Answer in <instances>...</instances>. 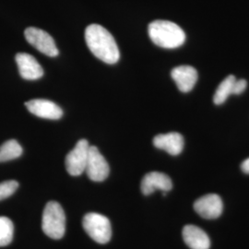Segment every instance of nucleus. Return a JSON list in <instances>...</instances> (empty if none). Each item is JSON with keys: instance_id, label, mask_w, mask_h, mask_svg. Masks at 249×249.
Returning a JSON list of instances; mask_svg holds the SVG:
<instances>
[{"instance_id": "nucleus-1", "label": "nucleus", "mask_w": 249, "mask_h": 249, "mask_svg": "<svg viewBox=\"0 0 249 249\" xmlns=\"http://www.w3.org/2000/svg\"><path fill=\"white\" fill-rule=\"evenodd\" d=\"M85 41L90 52L100 60L107 64H116L120 52L116 40L106 28L99 24H90L85 30Z\"/></svg>"}, {"instance_id": "nucleus-2", "label": "nucleus", "mask_w": 249, "mask_h": 249, "mask_svg": "<svg viewBox=\"0 0 249 249\" xmlns=\"http://www.w3.org/2000/svg\"><path fill=\"white\" fill-rule=\"evenodd\" d=\"M151 41L158 46L167 49L178 48L186 41L184 31L169 20H154L148 27Z\"/></svg>"}, {"instance_id": "nucleus-3", "label": "nucleus", "mask_w": 249, "mask_h": 249, "mask_svg": "<svg viewBox=\"0 0 249 249\" xmlns=\"http://www.w3.org/2000/svg\"><path fill=\"white\" fill-rule=\"evenodd\" d=\"M42 229L52 239L62 238L66 231V216L61 205L50 201L45 206L42 220Z\"/></svg>"}, {"instance_id": "nucleus-4", "label": "nucleus", "mask_w": 249, "mask_h": 249, "mask_svg": "<svg viewBox=\"0 0 249 249\" xmlns=\"http://www.w3.org/2000/svg\"><path fill=\"white\" fill-rule=\"evenodd\" d=\"M82 225L89 237L96 243L107 244L111 240L112 226L106 216L96 213H89L84 216Z\"/></svg>"}, {"instance_id": "nucleus-5", "label": "nucleus", "mask_w": 249, "mask_h": 249, "mask_svg": "<svg viewBox=\"0 0 249 249\" xmlns=\"http://www.w3.org/2000/svg\"><path fill=\"white\" fill-rule=\"evenodd\" d=\"M89 149L88 141L80 140L67 155L65 160L66 169L72 177H79L85 172Z\"/></svg>"}, {"instance_id": "nucleus-6", "label": "nucleus", "mask_w": 249, "mask_h": 249, "mask_svg": "<svg viewBox=\"0 0 249 249\" xmlns=\"http://www.w3.org/2000/svg\"><path fill=\"white\" fill-rule=\"evenodd\" d=\"M24 36L30 45L36 47L38 51L48 56H56L58 49L56 48L53 37L44 30L36 27H29L24 32Z\"/></svg>"}, {"instance_id": "nucleus-7", "label": "nucleus", "mask_w": 249, "mask_h": 249, "mask_svg": "<svg viewBox=\"0 0 249 249\" xmlns=\"http://www.w3.org/2000/svg\"><path fill=\"white\" fill-rule=\"evenodd\" d=\"M109 165L99 151L97 147L89 146V154L85 172L88 178L94 182H103L109 176Z\"/></svg>"}, {"instance_id": "nucleus-8", "label": "nucleus", "mask_w": 249, "mask_h": 249, "mask_svg": "<svg viewBox=\"0 0 249 249\" xmlns=\"http://www.w3.org/2000/svg\"><path fill=\"white\" fill-rule=\"evenodd\" d=\"M25 107L33 115L51 120L60 119L63 116L62 109L52 101L45 99H34L25 103Z\"/></svg>"}, {"instance_id": "nucleus-9", "label": "nucleus", "mask_w": 249, "mask_h": 249, "mask_svg": "<svg viewBox=\"0 0 249 249\" xmlns=\"http://www.w3.org/2000/svg\"><path fill=\"white\" fill-rule=\"evenodd\" d=\"M194 209L204 219H216L223 213V201L218 195L209 194L196 199Z\"/></svg>"}, {"instance_id": "nucleus-10", "label": "nucleus", "mask_w": 249, "mask_h": 249, "mask_svg": "<svg viewBox=\"0 0 249 249\" xmlns=\"http://www.w3.org/2000/svg\"><path fill=\"white\" fill-rule=\"evenodd\" d=\"M172 187L173 183L171 178L159 172H151L145 175L142 181V191L146 196L151 195L155 190L162 191L163 196H165L166 192L171 190Z\"/></svg>"}, {"instance_id": "nucleus-11", "label": "nucleus", "mask_w": 249, "mask_h": 249, "mask_svg": "<svg viewBox=\"0 0 249 249\" xmlns=\"http://www.w3.org/2000/svg\"><path fill=\"white\" fill-rule=\"evenodd\" d=\"M15 58L21 78L27 80H36L43 77V68L33 55L26 53H18Z\"/></svg>"}, {"instance_id": "nucleus-12", "label": "nucleus", "mask_w": 249, "mask_h": 249, "mask_svg": "<svg viewBox=\"0 0 249 249\" xmlns=\"http://www.w3.org/2000/svg\"><path fill=\"white\" fill-rule=\"evenodd\" d=\"M172 79L182 92H188L194 88L197 80V72L191 66H179L171 72Z\"/></svg>"}, {"instance_id": "nucleus-13", "label": "nucleus", "mask_w": 249, "mask_h": 249, "mask_svg": "<svg viewBox=\"0 0 249 249\" xmlns=\"http://www.w3.org/2000/svg\"><path fill=\"white\" fill-rule=\"evenodd\" d=\"M153 145L171 155H178L184 149V138L178 132L160 134L153 139Z\"/></svg>"}, {"instance_id": "nucleus-14", "label": "nucleus", "mask_w": 249, "mask_h": 249, "mask_svg": "<svg viewBox=\"0 0 249 249\" xmlns=\"http://www.w3.org/2000/svg\"><path fill=\"white\" fill-rule=\"evenodd\" d=\"M183 238L191 249H209L211 240L202 229L195 225H186L183 229Z\"/></svg>"}, {"instance_id": "nucleus-15", "label": "nucleus", "mask_w": 249, "mask_h": 249, "mask_svg": "<svg viewBox=\"0 0 249 249\" xmlns=\"http://www.w3.org/2000/svg\"><path fill=\"white\" fill-rule=\"evenodd\" d=\"M235 80V77L233 75H230L219 84L213 96L215 105H222L231 94H233V85Z\"/></svg>"}, {"instance_id": "nucleus-16", "label": "nucleus", "mask_w": 249, "mask_h": 249, "mask_svg": "<svg viewBox=\"0 0 249 249\" xmlns=\"http://www.w3.org/2000/svg\"><path fill=\"white\" fill-rule=\"evenodd\" d=\"M22 148L15 140H9L0 146V162L14 160L22 154Z\"/></svg>"}, {"instance_id": "nucleus-17", "label": "nucleus", "mask_w": 249, "mask_h": 249, "mask_svg": "<svg viewBox=\"0 0 249 249\" xmlns=\"http://www.w3.org/2000/svg\"><path fill=\"white\" fill-rule=\"evenodd\" d=\"M14 226L7 217H0V247L9 245L13 238Z\"/></svg>"}, {"instance_id": "nucleus-18", "label": "nucleus", "mask_w": 249, "mask_h": 249, "mask_svg": "<svg viewBox=\"0 0 249 249\" xmlns=\"http://www.w3.org/2000/svg\"><path fill=\"white\" fill-rule=\"evenodd\" d=\"M18 183L15 180H9L0 183V200L8 198L18 189Z\"/></svg>"}, {"instance_id": "nucleus-19", "label": "nucleus", "mask_w": 249, "mask_h": 249, "mask_svg": "<svg viewBox=\"0 0 249 249\" xmlns=\"http://www.w3.org/2000/svg\"><path fill=\"white\" fill-rule=\"evenodd\" d=\"M248 82L246 80H236L233 85V94H241L247 89Z\"/></svg>"}, {"instance_id": "nucleus-20", "label": "nucleus", "mask_w": 249, "mask_h": 249, "mask_svg": "<svg viewBox=\"0 0 249 249\" xmlns=\"http://www.w3.org/2000/svg\"><path fill=\"white\" fill-rule=\"evenodd\" d=\"M241 169L245 173V174H248L249 175V158H248L247 160H244L242 165H241Z\"/></svg>"}]
</instances>
